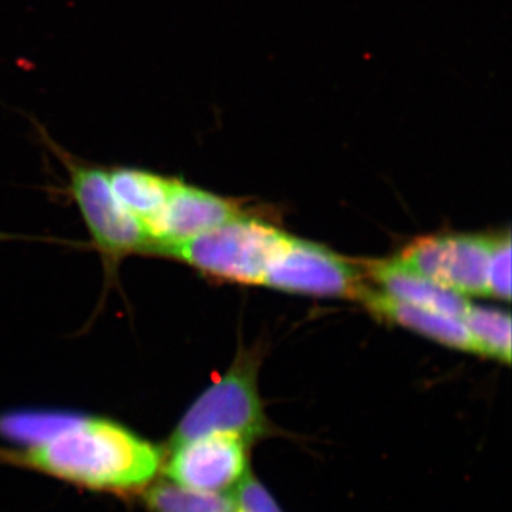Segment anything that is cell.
<instances>
[{
	"label": "cell",
	"instance_id": "cell-4",
	"mask_svg": "<svg viewBox=\"0 0 512 512\" xmlns=\"http://www.w3.org/2000/svg\"><path fill=\"white\" fill-rule=\"evenodd\" d=\"M32 121L47 147L66 168L70 195L107 269L114 271L127 256L150 254L153 247L150 235L117 200L111 190L106 168L83 163L73 157L50 138L42 124Z\"/></svg>",
	"mask_w": 512,
	"mask_h": 512
},
{
	"label": "cell",
	"instance_id": "cell-13",
	"mask_svg": "<svg viewBox=\"0 0 512 512\" xmlns=\"http://www.w3.org/2000/svg\"><path fill=\"white\" fill-rule=\"evenodd\" d=\"M150 512H234L231 495L200 493L173 483H160L146 494Z\"/></svg>",
	"mask_w": 512,
	"mask_h": 512
},
{
	"label": "cell",
	"instance_id": "cell-1",
	"mask_svg": "<svg viewBox=\"0 0 512 512\" xmlns=\"http://www.w3.org/2000/svg\"><path fill=\"white\" fill-rule=\"evenodd\" d=\"M22 460L84 487L131 490L156 476L161 454L121 424L80 417L53 439L30 448Z\"/></svg>",
	"mask_w": 512,
	"mask_h": 512
},
{
	"label": "cell",
	"instance_id": "cell-5",
	"mask_svg": "<svg viewBox=\"0 0 512 512\" xmlns=\"http://www.w3.org/2000/svg\"><path fill=\"white\" fill-rule=\"evenodd\" d=\"M494 237L434 234L409 242L394 261L463 296L487 295V272Z\"/></svg>",
	"mask_w": 512,
	"mask_h": 512
},
{
	"label": "cell",
	"instance_id": "cell-11",
	"mask_svg": "<svg viewBox=\"0 0 512 512\" xmlns=\"http://www.w3.org/2000/svg\"><path fill=\"white\" fill-rule=\"evenodd\" d=\"M107 175L117 200L143 225L153 241L154 229L167 205L174 177L134 167L110 168Z\"/></svg>",
	"mask_w": 512,
	"mask_h": 512
},
{
	"label": "cell",
	"instance_id": "cell-2",
	"mask_svg": "<svg viewBox=\"0 0 512 512\" xmlns=\"http://www.w3.org/2000/svg\"><path fill=\"white\" fill-rule=\"evenodd\" d=\"M289 237L261 218L241 215L198 237L157 249L154 254L191 266L215 281L262 286L269 265Z\"/></svg>",
	"mask_w": 512,
	"mask_h": 512
},
{
	"label": "cell",
	"instance_id": "cell-8",
	"mask_svg": "<svg viewBox=\"0 0 512 512\" xmlns=\"http://www.w3.org/2000/svg\"><path fill=\"white\" fill-rule=\"evenodd\" d=\"M244 215L238 201L174 178L170 197L153 234L157 249L188 241Z\"/></svg>",
	"mask_w": 512,
	"mask_h": 512
},
{
	"label": "cell",
	"instance_id": "cell-3",
	"mask_svg": "<svg viewBox=\"0 0 512 512\" xmlns=\"http://www.w3.org/2000/svg\"><path fill=\"white\" fill-rule=\"evenodd\" d=\"M259 359L241 350L221 379L197 397L175 427L168 447L212 434H227L249 446L274 437L258 387Z\"/></svg>",
	"mask_w": 512,
	"mask_h": 512
},
{
	"label": "cell",
	"instance_id": "cell-9",
	"mask_svg": "<svg viewBox=\"0 0 512 512\" xmlns=\"http://www.w3.org/2000/svg\"><path fill=\"white\" fill-rule=\"evenodd\" d=\"M376 318L402 326L451 349L476 353V345L463 320L431 309L394 299L379 289L366 286L359 299Z\"/></svg>",
	"mask_w": 512,
	"mask_h": 512
},
{
	"label": "cell",
	"instance_id": "cell-7",
	"mask_svg": "<svg viewBox=\"0 0 512 512\" xmlns=\"http://www.w3.org/2000/svg\"><path fill=\"white\" fill-rule=\"evenodd\" d=\"M251 446L227 434H212L168 447L165 474L200 493L231 495L251 473Z\"/></svg>",
	"mask_w": 512,
	"mask_h": 512
},
{
	"label": "cell",
	"instance_id": "cell-6",
	"mask_svg": "<svg viewBox=\"0 0 512 512\" xmlns=\"http://www.w3.org/2000/svg\"><path fill=\"white\" fill-rule=\"evenodd\" d=\"M262 286L299 295L357 301L367 285L359 262L315 242L289 237L269 265Z\"/></svg>",
	"mask_w": 512,
	"mask_h": 512
},
{
	"label": "cell",
	"instance_id": "cell-16",
	"mask_svg": "<svg viewBox=\"0 0 512 512\" xmlns=\"http://www.w3.org/2000/svg\"><path fill=\"white\" fill-rule=\"evenodd\" d=\"M234 512H284L274 495L254 473H249L231 494Z\"/></svg>",
	"mask_w": 512,
	"mask_h": 512
},
{
	"label": "cell",
	"instance_id": "cell-12",
	"mask_svg": "<svg viewBox=\"0 0 512 512\" xmlns=\"http://www.w3.org/2000/svg\"><path fill=\"white\" fill-rule=\"evenodd\" d=\"M476 345L477 355L511 362V316L494 308L473 306L461 318Z\"/></svg>",
	"mask_w": 512,
	"mask_h": 512
},
{
	"label": "cell",
	"instance_id": "cell-10",
	"mask_svg": "<svg viewBox=\"0 0 512 512\" xmlns=\"http://www.w3.org/2000/svg\"><path fill=\"white\" fill-rule=\"evenodd\" d=\"M365 278L375 282L379 291L399 301L412 303L446 315L463 318L471 303L466 296L444 288L430 279L403 268L393 258L359 262Z\"/></svg>",
	"mask_w": 512,
	"mask_h": 512
},
{
	"label": "cell",
	"instance_id": "cell-14",
	"mask_svg": "<svg viewBox=\"0 0 512 512\" xmlns=\"http://www.w3.org/2000/svg\"><path fill=\"white\" fill-rule=\"evenodd\" d=\"M80 417L56 412L10 413L0 417V434L35 447L69 429Z\"/></svg>",
	"mask_w": 512,
	"mask_h": 512
},
{
	"label": "cell",
	"instance_id": "cell-15",
	"mask_svg": "<svg viewBox=\"0 0 512 512\" xmlns=\"http://www.w3.org/2000/svg\"><path fill=\"white\" fill-rule=\"evenodd\" d=\"M487 295L501 301L511 299V235L508 231L494 237L488 262Z\"/></svg>",
	"mask_w": 512,
	"mask_h": 512
}]
</instances>
